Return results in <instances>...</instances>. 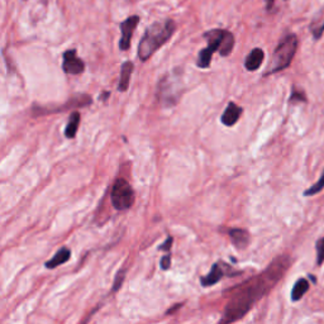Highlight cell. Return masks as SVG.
<instances>
[{"label": "cell", "instance_id": "obj_1", "mask_svg": "<svg viewBox=\"0 0 324 324\" xmlns=\"http://www.w3.org/2000/svg\"><path fill=\"white\" fill-rule=\"evenodd\" d=\"M290 266V257L288 255L279 256L270 263L265 271L259 276H255L238 286L236 292L224 308L222 323H232L243 318L246 313L251 310L255 303L267 294L284 276Z\"/></svg>", "mask_w": 324, "mask_h": 324}, {"label": "cell", "instance_id": "obj_2", "mask_svg": "<svg viewBox=\"0 0 324 324\" xmlns=\"http://www.w3.org/2000/svg\"><path fill=\"white\" fill-rule=\"evenodd\" d=\"M176 31V23L172 19L155 22L146 30L138 44V57L141 61H147L156 51L172 37Z\"/></svg>", "mask_w": 324, "mask_h": 324}, {"label": "cell", "instance_id": "obj_3", "mask_svg": "<svg viewBox=\"0 0 324 324\" xmlns=\"http://www.w3.org/2000/svg\"><path fill=\"white\" fill-rule=\"evenodd\" d=\"M204 38L208 42V46L199 52L196 65L200 68L210 66L212 57L215 52L221 53V56H229L234 47V35L226 30H210L204 33Z\"/></svg>", "mask_w": 324, "mask_h": 324}, {"label": "cell", "instance_id": "obj_4", "mask_svg": "<svg viewBox=\"0 0 324 324\" xmlns=\"http://www.w3.org/2000/svg\"><path fill=\"white\" fill-rule=\"evenodd\" d=\"M296 50H298V37L295 34L285 35L272 53L271 61L268 64L265 76L276 74L283 71L284 68L289 67Z\"/></svg>", "mask_w": 324, "mask_h": 324}, {"label": "cell", "instance_id": "obj_5", "mask_svg": "<svg viewBox=\"0 0 324 324\" xmlns=\"http://www.w3.org/2000/svg\"><path fill=\"white\" fill-rule=\"evenodd\" d=\"M184 86L177 75H166L159 84V100L165 106H172L179 103L180 95L183 94Z\"/></svg>", "mask_w": 324, "mask_h": 324}, {"label": "cell", "instance_id": "obj_6", "mask_svg": "<svg viewBox=\"0 0 324 324\" xmlns=\"http://www.w3.org/2000/svg\"><path fill=\"white\" fill-rule=\"evenodd\" d=\"M134 192L127 180L117 179L112 189V204L117 210H127L134 203Z\"/></svg>", "mask_w": 324, "mask_h": 324}, {"label": "cell", "instance_id": "obj_7", "mask_svg": "<svg viewBox=\"0 0 324 324\" xmlns=\"http://www.w3.org/2000/svg\"><path fill=\"white\" fill-rule=\"evenodd\" d=\"M139 23L138 15H132V17L127 18L126 21L121 23V41H119V48L122 51H127L130 47V41H132V35L136 31L137 26Z\"/></svg>", "mask_w": 324, "mask_h": 324}, {"label": "cell", "instance_id": "obj_8", "mask_svg": "<svg viewBox=\"0 0 324 324\" xmlns=\"http://www.w3.org/2000/svg\"><path fill=\"white\" fill-rule=\"evenodd\" d=\"M62 70L66 74L79 75L83 74L85 70V64L81 59L77 57L76 50H67L64 53V61H62Z\"/></svg>", "mask_w": 324, "mask_h": 324}, {"label": "cell", "instance_id": "obj_9", "mask_svg": "<svg viewBox=\"0 0 324 324\" xmlns=\"http://www.w3.org/2000/svg\"><path fill=\"white\" fill-rule=\"evenodd\" d=\"M242 112H243V109H242L241 106H238L237 104L230 101L227 108H226V110H224L223 115H222V123H223L224 126L232 127V126H234V124L238 122V119L241 118Z\"/></svg>", "mask_w": 324, "mask_h": 324}, {"label": "cell", "instance_id": "obj_10", "mask_svg": "<svg viewBox=\"0 0 324 324\" xmlns=\"http://www.w3.org/2000/svg\"><path fill=\"white\" fill-rule=\"evenodd\" d=\"M230 239H232L233 245L236 246L238 250H245L248 245H250V233L241 228H233V229L228 230Z\"/></svg>", "mask_w": 324, "mask_h": 324}, {"label": "cell", "instance_id": "obj_11", "mask_svg": "<svg viewBox=\"0 0 324 324\" xmlns=\"http://www.w3.org/2000/svg\"><path fill=\"white\" fill-rule=\"evenodd\" d=\"M263 60H265V53L261 48H254L251 51L250 55L246 57L245 67L248 71H256L261 67Z\"/></svg>", "mask_w": 324, "mask_h": 324}, {"label": "cell", "instance_id": "obj_12", "mask_svg": "<svg viewBox=\"0 0 324 324\" xmlns=\"http://www.w3.org/2000/svg\"><path fill=\"white\" fill-rule=\"evenodd\" d=\"M309 30L314 38H322V35L324 33V5L313 17L312 22L309 24Z\"/></svg>", "mask_w": 324, "mask_h": 324}, {"label": "cell", "instance_id": "obj_13", "mask_svg": "<svg viewBox=\"0 0 324 324\" xmlns=\"http://www.w3.org/2000/svg\"><path fill=\"white\" fill-rule=\"evenodd\" d=\"M224 270L222 268L221 266V262H215L214 265H213L212 270H210V272L206 276L201 277L200 281H201V285L205 288V286H212L214 285V284L218 283L219 280H222V277L224 276Z\"/></svg>", "mask_w": 324, "mask_h": 324}, {"label": "cell", "instance_id": "obj_14", "mask_svg": "<svg viewBox=\"0 0 324 324\" xmlns=\"http://www.w3.org/2000/svg\"><path fill=\"white\" fill-rule=\"evenodd\" d=\"M133 68H134V65H133V62L130 61H126L123 65H122L121 79H119L118 85L119 92H127L128 88H130V76H132Z\"/></svg>", "mask_w": 324, "mask_h": 324}, {"label": "cell", "instance_id": "obj_15", "mask_svg": "<svg viewBox=\"0 0 324 324\" xmlns=\"http://www.w3.org/2000/svg\"><path fill=\"white\" fill-rule=\"evenodd\" d=\"M71 257V251L67 247H62L61 250L57 251V254L46 262V267L47 268H56L57 266L62 265V263L67 262Z\"/></svg>", "mask_w": 324, "mask_h": 324}, {"label": "cell", "instance_id": "obj_16", "mask_svg": "<svg viewBox=\"0 0 324 324\" xmlns=\"http://www.w3.org/2000/svg\"><path fill=\"white\" fill-rule=\"evenodd\" d=\"M308 289H309V283H308L305 279H299V280L295 283L294 288H292V300H300L304 296V294L308 292Z\"/></svg>", "mask_w": 324, "mask_h": 324}, {"label": "cell", "instance_id": "obj_17", "mask_svg": "<svg viewBox=\"0 0 324 324\" xmlns=\"http://www.w3.org/2000/svg\"><path fill=\"white\" fill-rule=\"evenodd\" d=\"M79 124H80V113L74 112L70 115V119H68V123L67 126H66V130H65V136L67 137V138H74V137L76 136Z\"/></svg>", "mask_w": 324, "mask_h": 324}, {"label": "cell", "instance_id": "obj_18", "mask_svg": "<svg viewBox=\"0 0 324 324\" xmlns=\"http://www.w3.org/2000/svg\"><path fill=\"white\" fill-rule=\"evenodd\" d=\"M323 189H324V171H323V175L321 176V179H319L314 185L310 186L309 189H307V190L304 192V195H305V196H312V195L319 194Z\"/></svg>", "mask_w": 324, "mask_h": 324}, {"label": "cell", "instance_id": "obj_19", "mask_svg": "<svg viewBox=\"0 0 324 324\" xmlns=\"http://www.w3.org/2000/svg\"><path fill=\"white\" fill-rule=\"evenodd\" d=\"M289 101L290 103H307V95L300 89L292 88V97H290Z\"/></svg>", "mask_w": 324, "mask_h": 324}, {"label": "cell", "instance_id": "obj_20", "mask_svg": "<svg viewBox=\"0 0 324 324\" xmlns=\"http://www.w3.org/2000/svg\"><path fill=\"white\" fill-rule=\"evenodd\" d=\"M317 265L321 266L324 262V237L317 242Z\"/></svg>", "mask_w": 324, "mask_h": 324}, {"label": "cell", "instance_id": "obj_21", "mask_svg": "<svg viewBox=\"0 0 324 324\" xmlns=\"http://www.w3.org/2000/svg\"><path fill=\"white\" fill-rule=\"evenodd\" d=\"M124 280V271L122 270V271L118 272V275H117V277H115V281H114V288H113V292H115V290H118L119 288H121L122 283H123Z\"/></svg>", "mask_w": 324, "mask_h": 324}, {"label": "cell", "instance_id": "obj_22", "mask_svg": "<svg viewBox=\"0 0 324 324\" xmlns=\"http://www.w3.org/2000/svg\"><path fill=\"white\" fill-rule=\"evenodd\" d=\"M171 266V255L170 252H167V255L161 259V268L162 270H168Z\"/></svg>", "mask_w": 324, "mask_h": 324}, {"label": "cell", "instance_id": "obj_23", "mask_svg": "<svg viewBox=\"0 0 324 324\" xmlns=\"http://www.w3.org/2000/svg\"><path fill=\"white\" fill-rule=\"evenodd\" d=\"M172 241H174V238H172V237H168V238L166 239L165 242H163V245L160 246L159 250L160 251H166V252H170V248H171V246H172Z\"/></svg>", "mask_w": 324, "mask_h": 324}, {"label": "cell", "instance_id": "obj_24", "mask_svg": "<svg viewBox=\"0 0 324 324\" xmlns=\"http://www.w3.org/2000/svg\"><path fill=\"white\" fill-rule=\"evenodd\" d=\"M274 4H275V0H266V9H267L268 12L271 10Z\"/></svg>", "mask_w": 324, "mask_h": 324}]
</instances>
